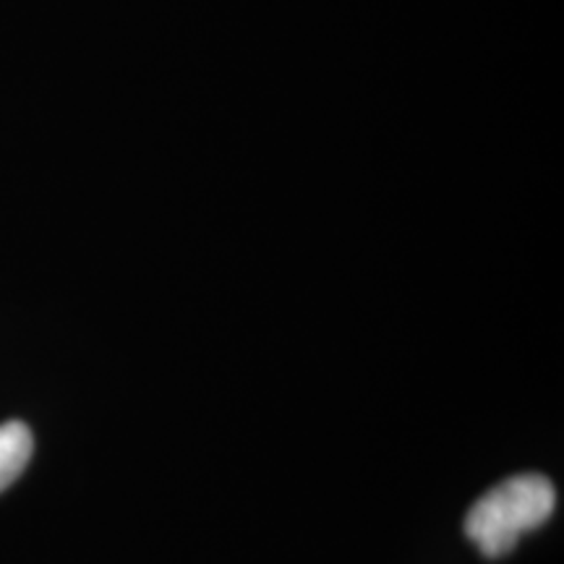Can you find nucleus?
I'll use <instances>...</instances> for the list:
<instances>
[{
	"label": "nucleus",
	"mask_w": 564,
	"mask_h": 564,
	"mask_svg": "<svg viewBox=\"0 0 564 564\" xmlns=\"http://www.w3.org/2000/svg\"><path fill=\"white\" fill-rule=\"evenodd\" d=\"M34 453L32 429L24 421L0 423V491L24 474Z\"/></svg>",
	"instance_id": "f03ea898"
},
{
	"label": "nucleus",
	"mask_w": 564,
	"mask_h": 564,
	"mask_svg": "<svg viewBox=\"0 0 564 564\" xmlns=\"http://www.w3.org/2000/svg\"><path fill=\"white\" fill-rule=\"evenodd\" d=\"M554 484L541 474L512 476L486 491L465 518V533L489 560L510 554L520 535L535 531L552 518Z\"/></svg>",
	"instance_id": "f257e3e1"
}]
</instances>
